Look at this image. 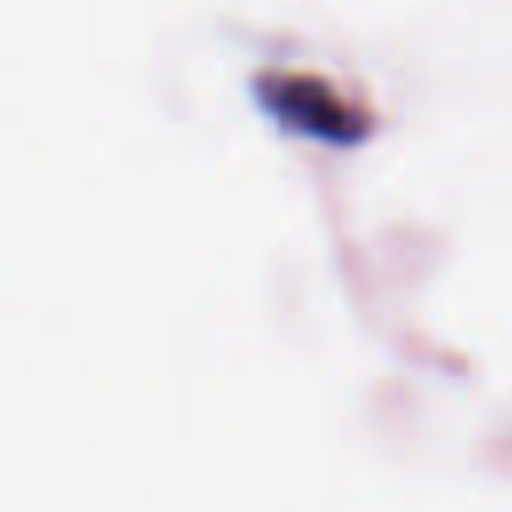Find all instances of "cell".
Returning a JSON list of instances; mask_svg holds the SVG:
<instances>
[{"label": "cell", "mask_w": 512, "mask_h": 512, "mask_svg": "<svg viewBox=\"0 0 512 512\" xmlns=\"http://www.w3.org/2000/svg\"><path fill=\"white\" fill-rule=\"evenodd\" d=\"M264 100L268 108L288 120L292 128L308 132V136H324V140H356L364 132V124L356 120V112L324 84L316 80H272L264 84Z\"/></svg>", "instance_id": "6da1fadb"}]
</instances>
